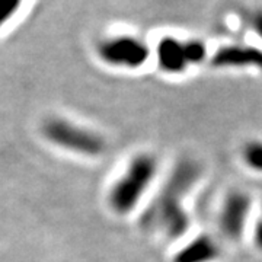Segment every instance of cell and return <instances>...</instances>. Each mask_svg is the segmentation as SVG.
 Returning a JSON list of instances; mask_svg holds the SVG:
<instances>
[{"instance_id":"1","label":"cell","mask_w":262,"mask_h":262,"mask_svg":"<svg viewBox=\"0 0 262 262\" xmlns=\"http://www.w3.org/2000/svg\"><path fill=\"white\" fill-rule=\"evenodd\" d=\"M204 178L206 166L200 159L182 156L175 160L139 213L141 229L153 239L173 246L192 233L189 201Z\"/></svg>"},{"instance_id":"2","label":"cell","mask_w":262,"mask_h":262,"mask_svg":"<svg viewBox=\"0 0 262 262\" xmlns=\"http://www.w3.org/2000/svg\"><path fill=\"white\" fill-rule=\"evenodd\" d=\"M162 160L153 150H139L124 163L106 191V206L117 217L140 213L163 175Z\"/></svg>"},{"instance_id":"3","label":"cell","mask_w":262,"mask_h":262,"mask_svg":"<svg viewBox=\"0 0 262 262\" xmlns=\"http://www.w3.org/2000/svg\"><path fill=\"white\" fill-rule=\"evenodd\" d=\"M256 211L253 195L244 188H230L217 204L214 213V232L226 246L237 245L248 237Z\"/></svg>"},{"instance_id":"4","label":"cell","mask_w":262,"mask_h":262,"mask_svg":"<svg viewBox=\"0 0 262 262\" xmlns=\"http://www.w3.org/2000/svg\"><path fill=\"white\" fill-rule=\"evenodd\" d=\"M95 56L103 66L120 72H139L151 63V44L133 32L103 35L95 44Z\"/></svg>"},{"instance_id":"5","label":"cell","mask_w":262,"mask_h":262,"mask_svg":"<svg viewBox=\"0 0 262 262\" xmlns=\"http://www.w3.org/2000/svg\"><path fill=\"white\" fill-rule=\"evenodd\" d=\"M41 130L51 144L79 156L98 158L106 150V140L101 133L63 117L46 120Z\"/></svg>"},{"instance_id":"6","label":"cell","mask_w":262,"mask_h":262,"mask_svg":"<svg viewBox=\"0 0 262 262\" xmlns=\"http://www.w3.org/2000/svg\"><path fill=\"white\" fill-rule=\"evenodd\" d=\"M151 64L166 77H182L194 69L188 54L187 37L163 34L151 44Z\"/></svg>"},{"instance_id":"7","label":"cell","mask_w":262,"mask_h":262,"mask_svg":"<svg viewBox=\"0 0 262 262\" xmlns=\"http://www.w3.org/2000/svg\"><path fill=\"white\" fill-rule=\"evenodd\" d=\"M225 251L226 244L214 232H192L173 246L169 262H220Z\"/></svg>"},{"instance_id":"8","label":"cell","mask_w":262,"mask_h":262,"mask_svg":"<svg viewBox=\"0 0 262 262\" xmlns=\"http://www.w3.org/2000/svg\"><path fill=\"white\" fill-rule=\"evenodd\" d=\"M208 64L220 70H255L262 73V46L258 42H227L211 53Z\"/></svg>"},{"instance_id":"9","label":"cell","mask_w":262,"mask_h":262,"mask_svg":"<svg viewBox=\"0 0 262 262\" xmlns=\"http://www.w3.org/2000/svg\"><path fill=\"white\" fill-rule=\"evenodd\" d=\"M239 160L248 172L262 175V137H249L239 146Z\"/></svg>"},{"instance_id":"10","label":"cell","mask_w":262,"mask_h":262,"mask_svg":"<svg viewBox=\"0 0 262 262\" xmlns=\"http://www.w3.org/2000/svg\"><path fill=\"white\" fill-rule=\"evenodd\" d=\"M245 25L256 37V42L262 46V8L248 10L244 15Z\"/></svg>"},{"instance_id":"11","label":"cell","mask_w":262,"mask_h":262,"mask_svg":"<svg viewBox=\"0 0 262 262\" xmlns=\"http://www.w3.org/2000/svg\"><path fill=\"white\" fill-rule=\"evenodd\" d=\"M252 248L256 251L258 253L262 255V211L259 210L258 214L255 215L253 219L252 225H251V229L248 232V237H246Z\"/></svg>"},{"instance_id":"12","label":"cell","mask_w":262,"mask_h":262,"mask_svg":"<svg viewBox=\"0 0 262 262\" xmlns=\"http://www.w3.org/2000/svg\"><path fill=\"white\" fill-rule=\"evenodd\" d=\"M24 0H0V28H3L20 9Z\"/></svg>"},{"instance_id":"13","label":"cell","mask_w":262,"mask_h":262,"mask_svg":"<svg viewBox=\"0 0 262 262\" xmlns=\"http://www.w3.org/2000/svg\"><path fill=\"white\" fill-rule=\"evenodd\" d=\"M259 210H261V211H262V204H261V208H259Z\"/></svg>"}]
</instances>
